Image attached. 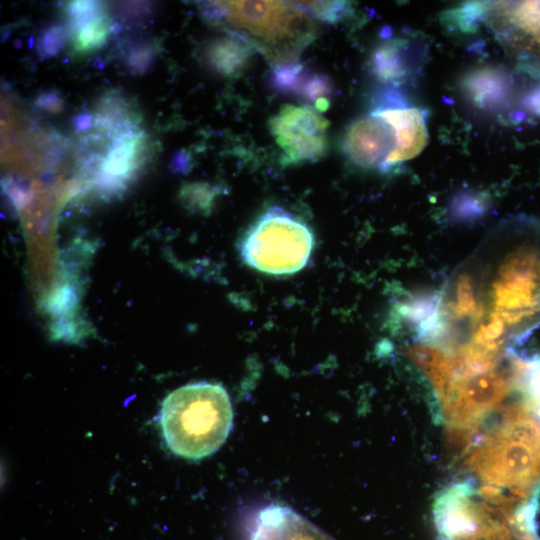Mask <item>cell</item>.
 <instances>
[{
	"label": "cell",
	"mask_w": 540,
	"mask_h": 540,
	"mask_svg": "<svg viewBox=\"0 0 540 540\" xmlns=\"http://www.w3.org/2000/svg\"><path fill=\"white\" fill-rule=\"evenodd\" d=\"M451 343L509 351L540 326V218L502 220L427 297Z\"/></svg>",
	"instance_id": "obj_1"
},
{
	"label": "cell",
	"mask_w": 540,
	"mask_h": 540,
	"mask_svg": "<svg viewBox=\"0 0 540 540\" xmlns=\"http://www.w3.org/2000/svg\"><path fill=\"white\" fill-rule=\"evenodd\" d=\"M202 12L261 52L274 68L295 63L315 35L312 17L299 2L213 1L205 2Z\"/></svg>",
	"instance_id": "obj_2"
},
{
	"label": "cell",
	"mask_w": 540,
	"mask_h": 540,
	"mask_svg": "<svg viewBox=\"0 0 540 540\" xmlns=\"http://www.w3.org/2000/svg\"><path fill=\"white\" fill-rule=\"evenodd\" d=\"M159 423L167 447L180 457L199 460L227 440L233 410L226 389L216 383L184 385L163 400Z\"/></svg>",
	"instance_id": "obj_3"
},
{
	"label": "cell",
	"mask_w": 540,
	"mask_h": 540,
	"mask_svg": "<svg viewBox=\"0 0 540 540\" xmlns=\"http://www.w3.org/2000/svg\"><path fill=\"white\" fill-rule=\"evenodd\" d=\"M314 246V234L306 222L273 206L249 226L238 251L251 268L271 275H290L308 264Z\"/></svg>",
	"instance_id": "obj_4"
},
{
	"label": "cell",
	"mask_w": 540,
	"mask_h": 540,
	"mask_svg": "<svg viewBox=\"0 0 540 540\" xmlns=\"http://www.w3.org/2000/svg\"><path fill=\"white\" fill-rule=\"evenodd\" d=\"M484 10L503 47L527 71L540 73V1L493 2Z\"/></svg>",
	"instance_id": "obj_5"
},
{
	"label": "cell",
	"mask_w": 540,
	"mask_h": 540,
	"mask_svg": "<svg viewBox=\"0 0 540 540\" xmlns=\"http://www.w3.org/2000/svg\"><path fill=\"white\" fill-rule=\"evenodd\" d=\"M329 123L315 107L286 104L269 121L285 163L316 162L326 153Z\"/></svg>",
	"instance_id": "obj_6"
},
{
	"label": "cell",
	"mask_w": 540,
	"mask_h": 540,
	"mask_svg": "<svg viewBox=\"0 0 540 540\" xmlns=\"http://www.w3.org/2000/svg\"><path fill=\"white\" fill-rule=\"evenodd\" d=\"M465 487L442 497L435 521L442 540H511L510 532L493 509L470 501Z\"/></svg>",
	"instance_id": "obj_7"
},
{
	"label": "cell",
	"mask_w": 540,
	"mask_h": 540,
	"mask_svg": "<svg viewBox=\"0 0 540 540\" xmlns=\"http://www.w3.org/2000/svg\"><path fill=\"white\" fill-rule=\"evenodd\" d=\"M105 154L88 153L82 159L83 169L93 172L97 187L110 193L122 190L142 168L149 156L147 134L140 128L110 138Z\"/></svg>",
	"instance_id": "obj_8"
},
{
	"label": "cell",
	"mask_w": 540,
	"mask_h": 540,
	"mask_svg": "<svg viewBox=\"0 0 540 540\" xmlns=\"http://www.w3.org/2000/svg\"><path fill=\"white\" fill-rule=\"evenodd\" d=\"M344 154L365 169H385L394 149L389 125L370 112L356 118L347 128L342 141Z\"/></svg>",
	"instance_id": "obj_9"
},
{
	"label": "cell",
	"mask_w": 540,
	"mask_h": 540,
	"mask_svg": "<svg viewBox=\"0 0 540 540\" xmlns=\"http://www.w3.org/2000/svg\"><path fill=\"white\" fill-rule=\"evenodd\" d=\"M385 121L394 136V149L387 168L418 156L426 147L429 134L422 109L398 106L382 99L371 111Z\"/></svg>",
	"instance_id": "obj_10"
},
{
	"label": "cell",
	"mask_w": 540,
	"mask_h": 540,
	"mask_svg": "<svg viewBox=\"0 0 540 540\" xmlns=\"http://www.w3.org/2000/svg\"><path fill=\"white\" fill-rule=\"evenodd\" d=\"M65 11L73 52L87 54L106 43L112 26L105 4L98 1H72L67 4Z\"/></svg>",
	"instance_id": "obj_11"
},
{
	"label": "cell",
	"mask_w": 540,
	"mask_h": 540,
	"mask_svg": "<svg viewBox=\"0 0 540 540\" xmlns=\"http://www.w3.org/2000/svg\"><path fill=\"white\" fill-rule=\"evenodd\" d=\"M250 540H334L288 507L262 510Z\"/></svg>",
	"instance_id": "obj_12"
},
{
	"label": "cell",
	"mask_w": 540,
	"mask_h": 540,
	"mask_svg": "<svg viewBox=\"0 0 540 540\" xmlns=\"http://www.w3.org/2000/svg\"><path fill=\"white\" fill-rule=\"evenodd\" d=\"M271 82L280 92L293 93L314 102L320 112L329 106L331 83L328 78L297 62L275 67Z\"/></svg>",
	"instance_id": "obj_13"
},
{
	"label": "cell",
	"mask_w": 540,
	"mask_h": 540,
	"mask_svg": "<svg viewBox=\"0 0 540 540\" xmlns=\"http://www.w3.org/2000/svg\"><path fill=\"white\" fill-rule=\"evenodd\" d=\"M253 48L245 41L231 36L213 39L205 47V60L208 65L223 76H234L247 65Z\"/></svg>",
	"instance_id": "obj_14"
},
{
	"label": "cell",
	"mask_w": 540,
	"mask_h": 540,
	"mask_svg": "<svg viewBox=\"0 0 540 540\" xmlns=\"http://www.w3.org/2000/svg\"><path fill=\"white\" fill-rule=\"evenodd\" d=\"M405 42L401 39L389 40L381 44L372 57L374 75L385 83H399L404 80L408 69L403 57Z\"/></svg>",
	"instance_id": "obj_15"
},
{
	"label": "cell",
	"mask_w": 540,
	"mask_h": 540,
	"mask_svg": "<svg viewBox=\"0 0 540 540\" xmlns=\"http://www.w3.org/2000/svg\"><path fill=\"white\" fill-rule=\"evenodd\" d=\"M157 43L150 39H140L124 45V66L133 74H141L151 67L156 59Z\"/></svg>",
	"instance_id": "obj_16"
},
{
	"label": "cell",
	"mask_w": 540,
	"mask_h": 540,
	"mask_svg": "<svg viewBox=\"0 0 540 540\" xmlns=\"http://www.w3.org/2000/svg\"><path fill=\"white\" fill-rule=\"evenodd\" d=\"M69 39L67 25L55 23L44 28L36 41V49L42 58H51L57 55Z\"/></svg>",
	"instance_id": "obj_17"
},
{
	"label": "cell",
	"mask_w": 540,
	"mask_h": 540,
	"mask_svg": "<svg viewBox=\"0 0 540 540\" xmlns=\"http://www.w3.org/2000/svg\"><path fill=\"white\" fill-rule=\"evenodd\" d=\"M299 3L311 17L329 22L340 20L349 12V4L346 2L302 1Z\"/></svg>",
	"instance_id": "obj_18"
},
{
	"label": "cell",
	"mask_w": 540,
	"mask_h": 540,
	"mask_svg": "<svg viewBox=\"0 0 540 540\" xmlns=\"http://www.w3.org/2000/svg\"><path fill=\"white\" fill-rule=\"evenodd\" d=\"M35 106L45 112L57 114L64 109V100L58 91L49 90L37 95Z\"/></svg>",
	"instance_id": "obj_19"
},
{
	"label": "cell",
	"mask_w": 540,
	"mask_h": 540,
	"mask_svg": "<svg viewBox=\"0 0 540 540\" xmlns=\"http://www.w3.org/2000/svg\"><path fill=\"white\" fill-rule=\"evenodd\" d=\"M93 114L90 112H81L74 116L72 125L77 133L84 132L92 126Z\"/></svg>",
	"instance_id": "obj_20"
},
{
	"label": "cell",
	"mask_w": 540,
	"mask_h": 540,
	"mask_svg": "<svg viewBox=\"0 0 540 540\" xmlns=\"http://www.w3.org/2000/svg\"><path fill=\"white\" fill-rule=\"evenodd\" d=\"M189 158L188 155L183 151H178L172 156V168L176 171H182L188 167Z\"/></svg>",
	"instance_id": "obj_21"
}]
</instances>
